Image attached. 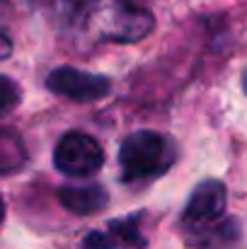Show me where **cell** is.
Here are the masks:
<instances>
[{"instance_id": "obj_13", "label": "cell", "mask_w": 247, "mask_h": 249, "mask_svg": "<svg viewBox=\"0 0 247 249\" xmlns=\"http://www.w3.org/2000/svg\"><path fill=\"white\" fill-rule=\"evenodd\" d=\"M243 87H245V94H247V68H245V73H243Z\"/></svg>"}, {"instance_id": "obj_11", "label": "cell", "mask_w": 247, "mask_h": 249, "mask_svg": "<svg viewBox=\"0 0 247 249\" xmlns=\"http://www.w3.org/2000/svg\"><path fill=\"white\" fill-rule=\"evenodd\" d=\"M10 53H12V41H10V36L0 29V61H5Z\"/></svg>"}, {"instance_id": "obj_4", "label": "cell", "mask_w": 247, "mask_h": 249, "mask_svg": "<svg viewBox=\"0 0 247 249\" xmlns=\"http://www.w3.org/2000/svg\"><path fill=\"white\" fill-rule=\"evenodd\" d=\"M46 87L61 97L73 99V102H97L112 92L109 78L87 73L80 68H71V66H61V68L51 71L46 78Z\"/></svg>"}, {"instance_id": "obj_10", "label": "cell", "mask_w": 247, "mask_h": 249, "mask_svg": "<svg viewBox=\"0 0 247 249\" xmlns=\"http://www.w3.org/2000/svg\"><path fill=\"white\" fill-rule=\"evenodd\" d=\"M19 102V87L15 80L0 75V114H7Z\"/></svg>"}, {"instance_id": "obj_1", "label": "cell", "mask_w": 247, "mask_h": 249, "mask_svg": "<svg viewBox=\"0 0 247 249\" xmlns=\"http://www.w3.org/2000/svg\"><path fill=\"white\" fill-rule=\"evenodd\" d=\"M174 160V150L170 141L153 131H136L124 138L119 148V165L126 181L148 179L163 174Z\"/></svg>"}, {"instance_id": "obj_2", "label": "cell", "mask_w": 247, "mask_h": 249, "mask_svg": "<svg viewBox=\"0 0 247 249\" xmlns=\"http://www.w3.org/2000/svg\"><path fill=\"white\" fill-rule=\"evenodd\" d=\"M102 162H104L102 145L92 136L78 131L66 133L54 150V165L68 177H90L102 167Z\"/></svg>"}, {"instance_id": "obj_5", "label": "cell", "mask_w": 247, "mask_h": 249, "mask_svg": "<svg viewBox=\"0 0 247 249\" xmlns=\"http://www.w3.org/2000/svg\"><path fill=\"white\" fill-rule=\"evenodd\" d=\"M226 203H228V194L221 181H216V179L201 181L187 201L182 223L189 228H206L209 223H213L223 215Z\"/></svg>"}, {"instance_id": "obj_12", "label": "cell", "mask_w": 247, "mask_h": 249, "mask_svg": "<svg viewBox=\"0 0 247 249\" xmlns=\"http://www.w3.org/2000/svg\"><path fill=\"white\" fill-rule=\"evenodd\" d=\"M5 220V201H2V196H0V223Z\"/></svg>"}, {"instance_id": "obj_3", "label": "cell", "mask_w": 247, "mask_h": 249, "mask_svg": "<svg viewBox=\"0 0 247 249\" xmlns=\"http://www.w3.org/2000/svg\"><path fill=\"white\" fill-rule=\"evenodd\" d=\"M153 29V15L138 5L116 0L112 2L104 15H102V27L99 36L104 41H116V44H133L143 39Z\"/></svg>"}, {"instance_id": "obj_9", "label": "cell", "mask_w": 247, "mask_h": 249, "mask_svg": "<svg viewBox=\"0 0 247 249\" xmlns=\"http://www.w3.org/2000/svg\"><path fill=\"white\" fill-rule=\"evenodd\" d=\"M27 162V148L17 131L0 128V174L19 172Z\"/></svg>"}, {"instance_id": "obj_8", "label": "cell", "mask_w": 247, "mask_h": 249, "mask_svg": "<svg viewBox=\"0 0 247 249\" xmlns=\"http://www.w3.org/2000/svg\"><path fill=\"white\" fill-rule=\"evenodd\" d=\"M58 201L66 211H71L76 215H90V213L102 211L107 206L109 196H107L104 186L85 184V186H63V189H58Z\"/></svg>"}, {"instance_id": "obj_7", "label": "cell", "mask_w": 247, "mask_h": 249, "mask_svg": "<svg viewBox=\"0 0 247 249\" xmlns=\"http://www.w3.org/2000/svg\"><path fill=\"white\" fill-rule=\"evenodd\" d=\"M34 5H41L61 27L78 29L87 24V19L97 12L99 0H32Z\"/></svg>"}, {"instance_id": "obj_14", "label": "cell", "mask_w": 247, "mask_h": 249, "mask_svg": "<svg viewBox=\"0 0 247 249\" xmlns=\"http://www.w3.org/2000/svg\"><path fill=\"white\" fill-rule=\"evenodd\" d=\"M2 7H5V0H0V10H2Z\"/></svg>"}, {"instance_id": "obj_6", "label": "cell", "mask_w": 247, "mask_h": 249, "mask_svg": "<svg viewBox=\"0 0 247 249\" xmlns=\"http://www.w3.org/2000/svg\"><path fill=\"white\" fill-rule=\"evenodd\" d=\"M138 249L146 247V237L138 230V218H121L112 220L107 230L90 232L82 240V249Z\"/></svg>"}]
</instances>
